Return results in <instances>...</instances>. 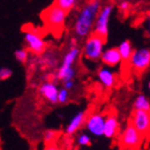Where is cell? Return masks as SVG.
I'll list each match as a JSON object with an SVG mask.
<instances>
[{
	"label": "cell",
	"instance_id": "cell-6",
	"mask_svg": "<svg viewBox=\"0 0 150 150\" xmlns=\"http://www.w3.org/2000/svg\"><path fill=\"white\" fill-rule=\"evenodd\" d=\"M130 123L145 139L150 138V110H134L130 118Z\"/></svg>",
	"mask_w": 150,
	"mask_h": 150
},
{
	"label": "cell",
	"instance_id": "cell-7",
	"mask_svg": "<svg viewBox=\"0 0 150 150\" xmlns=\"http://www.w3.org/2000/svg\"><path fill=\"white\" fill-rule=\"evenodd\" d=\"M112 11H114V6L112 3H107L101 8L94 22L92 32L106 39L108 35V24Z\"/></svg>",
	"mask_w": 150,
	"mask_h": 150
},
{
	"label": "cell",
	"instance_id": "cell-26",
	"mask_svg": "<svg viewBox=\"0 0 150 150\" xmlns=\"http://www.w3.org/2000/svg\"><path fill=\"white\" fill-rule=\"evenodd\" d=\"M62 85H63V88H66L68 90H72L73 88H74V79H68V81H62Z\"/></svg>",
	"mask_w": 150,
	"mask_h": 150
},
{
	"label": "cell",
	"instance_id": "cell-24",
	"mask_svg": "<svg viewBox=\"0 0 150 150\" xmlns=\"http://www.w3.org/2000/svg\"><path fill=\"white\" fill-rule=\"evenodd\" d=\"M57 137V132L54 131V130H46L44 132L43 138L44 141L47 142V143H50V142H54Z\"/></svg>",
	"mask_w": 150,
	"mask_h": 150
},
{
	"label": "cell",
	"instance_id": "cell-4",
	"mask_svg": "<svg viewBox=\"0 0 150 150\" xmlns=\"http://www.w3.org/2000/svg\"><path fill=\"white\" fill-rule=\"evenodd\" d=\"M68 12L60 8L58 4L54 3L47 8L43 13V19L50 29L53 30H62L67 21Z\"/></svg>",
	"mask_w": 150,
	"mask_h": 150
},
{
	"label": "cell",
	"instance_id": "cell-13",
	"mask_svg": "<svg viewBox=\"0 0 150 150\" xmlns=\"http://www.w3.org/2000/svg\"><path fill=\"white\" fill-rule=\"evenodd\" d=\"M86 120V110H79L73 116L69 123L64 128V133L67 135H73L83 127Z\"/></svg>",
	"mask_w": 150,
	"mask_h": 150
},
{
	"label": "cell",
	"instance_id": "cell-15",
	"mask_svg": "<svg viewBox=\"0 0 150 150\" xmlns=\"http://www.w3.org/2000/svg\"><path fill=\"white\" fill-rule=\"evenodd\" d=\"M39 59H38V62L41 67L43 68H46L48 70L55 69L57 66H58V57H57V54L53 50H47V48L44 50L43 53L39 55Z\"/></svg>",
	"mask_w": 150,
	"mask_h": 150
},
{
	"label": "cell",
	"instance_id": "cell-5",
	"mask_svg": "<svg viewBox=\"0 0 150 150\" xmlns=\"http://www.w3.org/2000/svg\"><path fill=\"white\" fill-rule=\"evenodd\" d=\"M144 139L141 133L129 122L119 137L118 145L121 149H139Z\"/></svg>",
	"mask_w": 150,
	"mask_h": 150
},
{
	"label": "cell",
	"instance_id": "cell-10",
	"mask_svg": "<svg viewBox=\"0 0 150 150\" xmlns=\"http://www.w3.org/2000/svg\"><path fill=\"white\" fill-rule=\"evenodd\" d=\"M104 122H105V116L101 112H93L89 117H86L85 120V127L88 133L93 135L96 137L103 136Z\"/></svg>",
	"mask_w": 150,
	"mask_h": 150
},
{
	"label": "cell",
	"instance_id": "cell-18",
	"mask_svg": "<svg viewBox=\"0 0 150 150\" xmlns=\"http://www.w3.org/2000/svg\"><path fill=\"white\" fill-rule=\"evenodd\" d=\"M133 108L134 110H150V101L145 94H139L136 97L133 103Z\"/></svg>",
	"mask_w": 150,
	"mask_h": 150
},
{
	"label": "cell",
	"instance_id": "cell-20",
	"mask_svg": "<svg viewBox=\"0 0 150 150\" xmlns=\"http://www.w3.org/2000/svg\"><path fill=\"white\" fill-rule=\"evenodd\" d=\"M15 59L21 63H26L29 60V50L27 48H18L14 52Z\"/></svg>",
	"mask_w": 150,
	"mask_h": 150
},
{
	"label": "cell",
	"instance_id": "cell-2",
	"mask_svg": "<svg viewBox=\"0 0 150 150\" xmlns=\"http://www.w3.org/2000/svg\"><path fill=\"white\" fill-rule=\"evenodd\" d=\"M81 55V48L78 47L75 40H73V44L69 47L66 54L63 55L60 66L58 67L55 73V79L60 81H64L68 79H74L76 71L74 68V63L78 59Z\"/></svg>",
	"mask_w": 150,
	"mask_h": 150
},
{
	"label": "cell",
	"instance_id": "cell-21",
	"mask_svg": "<svg viewBox=\"0 0 150 150\" xmlns=\"http://www.w3.org/2000/svg\"><path fill=\"white\" fill-rule=\"evenodd\" d=\"M76 143L79 147H88L91 145V137L90 135L86 133V132H83V133H79L76 137Z\"/></svg>",
	"mask_w": 150,
	"mask_h": 150
},
{
	"label": "cell",
	"instance_id": "cell-8",
	"mask_svg": "<svg viewBox=\"0 0 150 150\" xmlns=\"http://www.w3.org/2000/svg\"><path fill=\"white\" fill-rule=\"evenodd\" d=\"M24 42L29 53L40 55L47 48L46 41L35 29H27L24 32Z\"/></svg>",
	"mask_w": 150,
	"mask_h": 150
},
{
	"label": "cell",
	"instance_id": "cell-28",
	"mask_svg": "<svg viewBox=\"0 0 150 150\" xmlns=\"http://www.w3.org/2000/svg\"><path fill=\"white\" fill-rule=\"evenodd\" d=\"M148 89H149V92H150V81L148 83Z\"/></svg>",
	"mask_w": 150,
	"mask_h": 150
},
{
	"label": "cell",
	"instance_id": "cell-1",
	"mask_svg": "<svg viewBox=\"0 0 150 150\" xmlns=\"http://www.w3.org/2000/svg\"><path fill=\"white\" fill-rule=\"evenodd\" d=\"M100 9V0H89L79 10L73 24V32L76 39H86L92 32L94 22Z\"/></svg>",
	"mask_w": 150,
	"mask_h": 150
},
{
	"label": "cell",
	"instance_id": "cell-16",
	"mask_svg": "<svg viewBox=\"0 0 150 150\" xmlns=\"http://www.w3.org/2000/svg\"><path fill=\"white\" fill-rule=\"evenodd\" d=\"M98 78H99V81L102 84V86L105 87L106 89H110L116 84L115 73L110 69V67L108 68L107 67L101 68L98 72Z\"/></svg>",
	"mask_w": 150,
	"mask_h": 150
},
{
	"label": "cell",
	"instance_id": "cell-12",
	"mask_svg": "<svg viewBox=\"0 0 150 150\" xmlns=\"http://www.w3.org/2000/svg\"><path fill=\"white\" fill-rule=\"evenodd\" d=\"M119 133V121L115 112H110L105 116L103 136L106 138H115Z\"/></svg>",
	"mask_w": 150,
	"mask_h": 150
},
{
	"label": "cell",
	"instance_id": "cell-19",
	"mask_svg": "<svg viewBox=\"0 0 150 150\" xmlns=\"http://www.w3.org/2000/svg\"><path fill=\"white\" fill-rule=\"evenodd\" d=\"M78 2H79V0H56L55 3L58 4L60 8H62L64 11L70 12L77 6Z\"/></svg>",
	"mask_w": 150,
	"mask_h": 150
},
{
	"label": "cell",
	"instance_id": "cell-25",
	"mask_svg": "<svg viewBox=\"0 0 150 150\" xmlns=\"http://www.w3.org/2000/svg\"><path fill=\"white\" fill-rule=\"evenodd\" d=\"M118 8L121 12H125V11H128L130 9V2H129L128 0H122V1L119 2Z\"/></svg>",
	"mask_w": 150,
	"mask_h": 150
},
{
	"label": "cell",
	"instance_id": "cell-22",
	"mask_svg": "<svg viewBox=\"0 0 150 150\" xmlns=\"http://www.w3.org/2000/svg\"><path fill=\"white\" fill-rule=\"evenodd\" d=\"M70 99V93L69 90L66 89V88H59L58 90V97H57V100H58V103L60 104H66Z\"/></svg>",
	"mask_w": 150,
	"mask_h": 150
},
{
	"label": "cell",
	"instance_id": "cell-3",
	"mask_svg": "<svg viewBox=\"0 0 150 150\" xmlns=\"http://www.w3.org/2000/svg\"><path fill=\"white\" fill-rule=\"evenodd\" d=\"M106 43V39L101 35L91 32L85 40L84 46L81 50L83 56L88 61H99L101 58V55L103 53L104 46Z\"/></svg>",
	"mask_w": 150,
	"mask_h": 150
},
{
	"label": "cell",
	"instance_id": "cell-14",
	"mask_svg": "<svg viewBox=\"0 0 150 150\" xmlns=\"http://www.w3.org/2000/svg\"><path fill=\"white\" fill-rule=\"evenodd\" d=\"M100 60L106 67H116L121 63V57L118 52L117 47H110L107 50H104L101 55Z\"/></svg>",
	"mask_w": 150,
	"mask_h": 150
},
{
	"label": "cell",
	"instance_id": "cell-27",
	"mask_svg": "<svg viewBox=\"0 0 150 150\" xmlns=\"http://www.w3.org/2000/svg\"><path fill=\"white\" fill-rule=\"evenodd\" d=\"M148 31H149V37H150V13L148 15Z\"/></svg>",
	"mask_w": 150,
	"mask_h": 150
},
{
	"label": "cell",
	"instance_id": "cell-11",
	"mask_svg": "<svg viewBox=\"0 0 150 150\" xmlns=\"http://www.w3.org/2000/svg\"><path fill=\"white\" fill-rule=\"evenodd\" d=\"M58 85L53 81H45L40 85L39 87V93L50 104L58 103L57 97H58Z\"/></svg>",
	"mask_w": 150,
	"mask_h": 150
},
{
	"label": "cell",
	"instance_id": "cell-23",
	"mask_svg": "<svg viewBox=\"0 0 150 150\" xmlns=\"http://www.w3.org/2000/svg\"><path fill=\"white\" fill-rule=\"evenodd\" d=\"M13 75V71L8 67L0 68V81H6Z\"/></svg>",
	"mask_w": 150,
	"mask_h": 150
},
{
	"label": "cell",
	"instance_id": "cell-17",
	"mask_svg": "<svg viewBox=\"0 0 150 150\" xmlns=\"http://www.w3.org/2000/svg\"><path fill=\"white\" fill-rule=\"evenodd\" d=\"M118 52L120 54L121 60L125 62H128V60L130 59L132 53H133V47H132V43L129 40L122 41L121 43L118 45Z\"/></svg>",
	"mask_w": 150,
	"mask_h": 150
},
{
	"label": "cell",
	"instance_id": "cell-9",
	"mask_svg": "<svg viewBox=\"0 0 150 150\" xmlns=\"http://www.w3.org/2000/svg\"><path fill=\"white\" fill-rule=\"evenodd\" d=\"M128 62L134 72H144L150 66V50L144 47L133 50Z\"/></svg>",
	"mask_w": 150,
	"mask_h": 150
}]
</instances>
